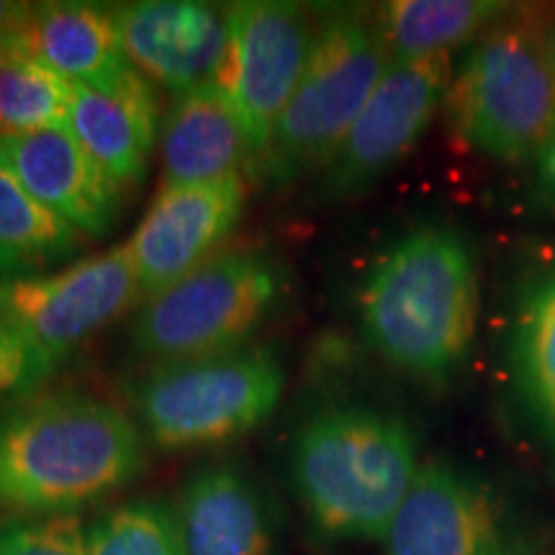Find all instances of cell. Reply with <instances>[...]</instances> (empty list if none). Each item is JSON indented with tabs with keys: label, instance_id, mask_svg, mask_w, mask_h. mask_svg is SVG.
I'll return each instance as SVG.
<instances>
[{
	"label": "cell",
	"instance_id": "1",
	"mask_svg": "<svg viewBox=\"0 0 555 555\" xmlns=\"http://www.w3.org/2000/svg\"><path fill=\"white\" fill-rule=\"evenodd\" d=\"M144 466L139 427L88 393H47L0 416V512L9 515L75 517Z\"/></svg>",
	"mask_w": 555,
	"mask_h": 555
},
{
	"label": "cell",
	"instance_id": "2",
	"mask_svg": "<svg viewBox=\"0 0 555 555\" xmlns=\"http://www.w3.org/2000/svg\"><path fill=\"white\" fill-rule=\"evenodd\" d=\"M478 270L468 242L450 227L406 232L367 270L360 327L367 345L409 376L446 384L476 339Z\"/></svg>",
	"mask_w": 555,
	"mask_h": 555
},
{
	"label": "cell",
	"instance_id": "3",
	"mask_svg": "<svg viewBox=\"0 0 555 555\" xmlns=\"http://www.w3.org/2000/svg\"><path fill=\"white\" fill-rule=\"evenodd\" d=\"M416 470L412 429L380 409H319L291 437V489L324 540H384Z\"/></svg>",
	"mask_w": 555,
	"mask_h": 555
},
{
	"label": "cell",
	"instance_id": "4",
	"mask_svg": "<svg viewBox=\"0 0 555 555\" xmlns=\"http://www.w3.org/2000/svg\"><path fill=\"white\" fill-rule=\"evenodd\" d=\"M391 62L376 16L352 9L319 13L301 80L249 172L281 189L322 170Z\"/></svg>",
	"mask_w": 555,
	"mask_h": 555
},
{
	"label": "cell",
	"instance_id": "5",
	"mask_svg": "<svg viewBox=\"0 0 555 555\" xmlns=\"http://www.w3.org/2000/svg\"><path fill=\"white\" fill-rule=\"evenodd\" d=\"M446 108L468 147L499 163L540 155L555 137V73L540 11H509L453 75Z\"/></svg>",
	"mask_w": 555,
	"mask_h": 555
},
{
	"label": "cell",
	"instance_id": "6",
	"mask_svg": "<svg viewBox=\"0 0 555 555\" xmlns=\"http://www.w3.org/2000/svg\"><path fill=\"white\" fill-rule=\"evenodd\" d=\"M286 388L283 360L268 345L150 365L129 386L144 435L165 450L224 446L273 416Z\"/></svg>",
	"mask_w": 555,
	"mask_h": 555
},
{
	"label": "cell",
	"instance_id": "7",
	"mask_svg": "<svg viewBox=\"0 0 555 555\" xmlns=\"http://www.w3.org/2000/svg\"><path fill=\"white\" fill-rule=\"evenodd\" d=\"M283 294L286 275L270 255H217L144 301L131 324V345L152 365L237 350L275 314Z\"/></svg>",
	"mask_w": 555,
	"mask_h": 555
},
{
	"label": "cell",
	"instance_id": "8",
	"mask_svg": "<svg viewBox=\"0 0 555 555\" xmlns=\"http://www.w3.org/2000/svg\"><path fill=\"white\" fill-rule=\"evenodd\" d=\"M139 298L129 249L119 245L52 273L0 281V324L62 360L127 314Z\"/></svg>",
	"mask_w": 555,
	"mask_h": 555
},
{
	"label": "cell",
	"instance_id": "9",
	"mask_svg": "<svg viewBox=\"0 0 555 555\" xmlns=\"http://www.w3.org/2000/svg\"><path fill=\"white\" fill-rule=\"evenodd\" d=\"M227 54L214 82L237 108L258 157L301 80L317 21L301 3L249 0L227 5Z\"/></svg>",
	"mask_w": 555,
	"mask_h": 555
},
{
	"label": "cell",
	"instance_id": "10",
	"mask_svg": "<svg viewBox=\"0 0 555 555\" xmlns=\"http://www.w3.org/2000/svg\"><path fill=\"white\" fill-rule=\"evenodd\" d=\"M453 82L450 54L393 60L335 155L322 168L332 198L365 191L420 142Z\"/></svg>",
	"mask_w": 555,
	"mask_h": 555
},
{
	"label": "cell",
	"instance_id": "11",
	"mask_svg": "<svg viewBox=\"0 0 555 555\" xmlns=\"http://www.w3.org/2000/svg\"><path fill=\"white\" fill-rule=\"evenodd\" d=\"M245 204L242 172L211 183L163 185L127 242L142 298L176 286L217 258L219 247L237 229Z\"/></svg>",
	"mask_w": 555,
	"mask_h": 555
},
{
	"label": "cell",
	"instance_id": "12",
	"mask_svg": "<svg viewBox=\"0 0 555 555\" xmlns=\"http://www.w3.org/2000/svg\"><path fill=\"white\" fill-rule=\"evenodd\" d=\"M384 540L386 555H517L489 486L446 461L416 470Z\"/></svg>",
	"mask_w": 555,
	"mask_h": 555
},
{
	"label": "cell",
	"instance_id": "13",
	"mask_svg": "<svg viewBox=\"0 0 555 555\" xmlns=\"http://www.w3.org/2000/svg\"><path fill=\"white\" fill-rule=\"evenodd\" d=\"M129 65L152 86L178 95L217 80L229 44L227 9L196 0L114 5Z\"/></svg>",
	"mask_w": 555,
	"mask_h": 555
},
{
	"label": "cell",
	"instance_id": "14",
	"mask_svg": "<svg viewBox=\"0 0 555 555\" xmlns=\"http://www.w3.org/2000/svg\"><path fill=\"white\" fill-rule=\"evenodd\" d=\"M0 165L75 232L101 240L119 224L124 189L69 129L0 137Z\"/></svg>",
	"mask_w": 555,
	"mask_h": 555
},
{
	"label": "cell",
	"instance_id": "15",
	"mask_svg": "<svg viewBox=\"0 0 555 555\" xmlns=\"http://www.w3.org/2000/svg\"><path fill=\"white\" fill-rule=\"evenodd\" d=\"M172 509L185 555H278L281 517L273 499L237 463L193 470Z\"/></svg>",
	"mask_w": 555,
	"mask_h": 555
},
{
	"label": "cell",
	"instance_id": "16",
	"mask_svg": "<svg viewBox=\"0 0 555 555\" xmlns=\"http://www.w3.org/2000/svg\"><path fill=\"white\" fill-rule=\"evenodd\" d=\"M69 134L124 191L142 183L159 139L152 82L129 67L95 86L69 82Z\"/></svg>",
	"mask_w": 555,
	"mask_h": 555
},
{
	"label": "cell",
	"instance_id": "17",
	"mask_svg": "<svg viewBox=\"0 0 555 555\" xmlns=\"http://www.w3.org/2000/svg\"><path fill=\"white\" fill-rule=\"evenodd\" d=\"M255 147L242 116L217 82L178 95L159 129L163 185L211 183L240 176Z\"/></svg>",
	"mask_w": 555,
	"mask_h": 555
},
{
	"label": "cell",
	"instance_id": "18",
	"mask_svg": "<svg viewBox=\"0 0 555 555\" xmlns=\"http://www.w3.org/2000/svg\"><path fill=\"white\" fill-rule=\"evenodd\" d=\"M0 52H18L67 82H106L131 67L114 9L95 3H37Z\"/></svg>",
	"mask_w": 555,
	"mask_h": 555
},
{
	"label": "cell",
	"instance_id": "19",
	"mask_svg": "<svg viewBox=\"0 0 555 555\" xmlns=\"http://www.w3.org/2000/svg\"><path fill=\"white\" fill-rule=\"evenodd\" d=\"M509 371L519 406L555 453V262L540 268L519 291Z\"/></svg>",
	"mask_w": 555,
	"mask_h": 555
},
{
	"label": "cell",
	"instance_id": "20",
	"mask_svg": "<svg viewBox=\"0 0 555 555\" xmlns=\"http://www.w3.org/2000/svg\"><path fill=\"white\" fill-rule=\"evenodd\" d=\"M509 11L496 0H391L380 5L376 26L391 60H420L450 54Z\"/></svg>",
	"mask_w": 555,
	"mask_h": 555
},
{
	"label": "cell",
	"instance_id": "21",
	"mask_svg": "<svg viewBox=\"0 0 555 555\" xmlns=\"http://www.w3.org/2000/svg\"><path fill=\"white\" fill-rule=\"evenodd\" d=\"M82 249V234L41 206L0 165V275H39L73 260Z\"/></svg>",
	"mask_w": 555,
	"mask_h": 555
},
{
	"label": "cell",
	"instance_id": "22",
	"mask_svg": "<svg viewBox=\"0 0 555 555\" xmlns=\"http://www.w3.org/2000/svg\"><path fill=\"white\" fill-rule=\"evenodd\" d=\"M69 82L18 52H0V137L67 129Z\"/></svg>",
	"mask_w": 555,
	"mask_h": 555
},
{
	"label": "cell",
	"instance_id": "23",
	"mask_svg": "<svg viewBox=\"0 0 555 555\" xmlns=\"http://www.w3.org/2000/svg\"><path fill=\"white\" fill-rule=\"evenodd\" d=\"M88 555H185L176 509L159 499H131L88 527Z\"/></svg>",
	"mask_w": 555,
	"mask_h": 555
},
{
	"label": "cell",
	"instance_id": "24",
	"mask_svg": "<svg viewBox=\"0 0 555 555\" xmlns=\"http://www.w3.org/2000/svg\"><path fill=\"white\" fill-rule=\"evenodd\" d=\"M0 555H88L78 517H18L0 525Z\"/></svg>",
	"mask_w": 555,
	"mask_h": 555
},
{
	"label": "cell",
	"instance_id": "25",
	"mask_svg": "<svg viewBox=\"0 0 555 555\" xmlns=\"http://www.w3.org/2000/svg\"><path fill=\"white\" fill-rule=\"evenodd\" d=\"M60 360L21 332L0 324V399H24L52 376Z\"/></svg>",
	"mask_w": 555,
	"mask_h": 555
},
{
	"label": "cell",
	"instance_id": "26",
	"mask_svg": "<svg viewBox=\"0 0 555 555\" xmlns=\"http://www.w3.org/2000/svg\"><path fill=\"white\" fill-rule=\"evenodd\" d=\"M538 189L547 204L555 208V137L538 155Z\"/></svg>",
	"mask_w": 555,
	"mask_h": 555
},
{
	"label": "cell",
	"instance_id": "27",
	"mask_svg": "<svg viewBox=\"0 0 555 555\" xmlns=\"http://www.w3.org/2000/svg\"><path fill=\"white\" fill-rule=\"evenodd\" d=\"M31 3H3L0 0V50L13 39V34L21 29L26 16H29Z\"/></svg>",
	"mask_w": 555,
	"mask_h": 555
},
{
	"label": "cell",
	"instance_id": "28",
	"mask_svg": "<svg viewBox=\"0 0 555 555\" xmlns=\"http://www.w3.org/2000/svg\"><path fill=\"white\" fill-rule=\"evenodd\" d=\"M540 26H543V37L547 44V54H551L553 73H555V9L540 11Z\"/></svg>",
	"mask_w": 555,
	"mask_h": 555
}]
</instances>
